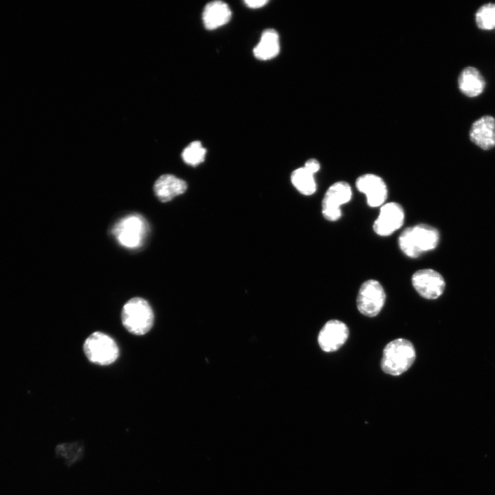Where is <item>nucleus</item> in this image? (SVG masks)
<instances>
[{"label": "nucleus", "mask_w": 495, "mask_h": 495, "mask_svg": "<svg viewBox=\"0 0 495 495\" xmlns=\"http://www.w3.org/2000/svg\"><path fill=\"white\" fill-rule=\"evenodd\" d=\"M404 221V212L402 206L396 202H389L381 207L373 223V230L380 236H389L402 227Z\"/></svg>", "instance_id": "9"}, {"label": "nucleus", "mask_w": 495, "mask_h": 495, "mask_svg": "<svg viewBox=\"0 0 495 495\" xmlns=\"http://www.w3.org/2000/svg\"><path fill=\"white\" fill-rule=\"evenodd\" d=\"M56 452L71 465L82 456L83 449L78 443H64L58 445Z\"/></svg>", "instance_id": "20"}, {"label": "nucleus", "mask_w": 495, "mask_h": 495, "mask_svg": "<svg viewBox=\"0 0 495 495\" xmlns=\"http://www.w3.org/2000/svg\"><path fill=\"white\" fill-rule=\"evenodd\" d=\"M269 1L267 0H246L244 3L250 8L258 9L265 6Z\"/></svg>", "instance_id": "22"}, {"label": "nucleus", "mask_w": 495, "mask_h": 495, "mask_svg": "<svg viewBox=\"0 0 495 495\" xmlns=\"http://www.w3.org/2000/svg\"><path fill=\"white\" fill-rule=\"evenodd\" d=\"M415 357V349L410 341L404 338L395 339L385 346L381 368L387 374L399 375L410 368Z\"/></svg>", "instance_id": "2"}, {"label": "nucleus", "mask_w": 495, "mask_h": 495, "mask_svg": "<svg viewBox=\"0 0 495 495\" xmlns=\"http://www.w3.org/2000/svg\"><path fill=\"white\" fill-rule=\"evenodd\" d=\"M352 196L350 185L345 182H337L327 190L322 201V213L329 221H337L342 215L340 206L348 203Z\"/></svg>", "instance_id": "7"}, {"label": "nucleus", "mask_w": 495, "mask_h": 495, "mask_svg": "<svg viewBox=\"0 0 495 495\" xmlns=\"http://www.w3.org/2000/svg\"><path fill=\"white\" fill-rule=\"evenodd\" d=\"M357 189L366 197L367 204L371 207H377L384 203L388 190L384 181L374 174H364L359 177L355 182Z\"/></svg>", "instance_id": "11"}, {"label": "nucleus", "mask_w": 495, "mask_h": 495, "mask_svg": "<svg viewBox=\"0 0 495 495\" xmlns=\"http://www.w3.org/2000/svg\"><path fill=\"white\" fill-rule=\"evenodd\" d=\"M279 52V36L274 29L265 30L253 50L254 56L261 60L272 59L278 54Z\"/></svg>", "instance_id": "16"}, {"label": "nucleus", "mask_w": 495, "mask_h": 495, "mask_svg": "<svg viewBox=\"0 0 495 495\" xmlns=\"http://www.w3.org/2000/svg\"><path fill=\"white\" fill-rule=\"evenodd\" d=\"M412 284L421 297L429 300L437 299L441 296L446 287L443 276L432 269L415 272L412 276Z\"/></svg>", "instance_id": "8"}, {"label": "nucleus", "mask_w": 495, "mask_h": 495, "mask_svg": "<svg viewBox=\"0 0 495 495\" xmlns=\"http://www.w3.org/2000/svg\"><path fill=\"white\" fill-rule=\"evenodd\" d=\"M304 167L311 173L315 174L320 169V164L316 160L310 159L305 162Z\"/></svg>", "instance_id": "21"}, {"label": "nucleus", "mask_w": 495, "mask_h": 495, "mask_svg": "<svg viewBox=\"0 0 495 495\" xmlns=\"http://www.w3.org/2000/svg\"><path fill=\"white\" fill-rule=\"evenodd\" d=\"M154 316L151 307L142 298L135 297L128 300L122 310V322L130 333L141 336L150 331Z\"/></svg>", "instance_id": "3"}, {"label": "nucleus", "mask_w": 495, "mask_h": 495, "mask_svg": "<svg viewBox=\"0 0 495 495\" xmlns=\"http://www.w3.org/2000/svg\"><path fill=\"white\" fill-rule=\"evenodd\" d=\"M83 350L91 362L101 366L113 363L119 356V349L115 340L99 331L91 333L85 340Z\"/></svg>", "instance_id": "5"}, {"label": "nucleus", "mask_w": 495, "mask_h": 495, "mask_svg": "<svg viewBox=\"0 0 495 495\" xmlns=\"http://www.w3.org/2000/svg\"><path fill=\"white\" fill-rule=\"evenodd\" d=\"M187 189L185 181L175 175L166 174L160 176L154 184V192L162 202H167L175 197L183 194Z\"/></svg>", "instance_id": "14"}, {"label": "nucleus", "mask_w": 495, "mask_h": 495, "mask_svg": "<svg viewBox=\"0 0 495 495\" xmlns=\"http://www.w3.org/2000/svg\"><path fill=\"white\" fill-rule=\"evenodd\" d=\"M460 91L472 98L480 95L484 90L485 81L480 72L474 67H467L460 73L458 78Z\"/></svg>", "instance_id": "15"}, {"label": "nucleus", "mask_w": 495, "mask_h": 495, "mask_svg": "<svg viewBox=\"0 0 495 495\" xmlns=\"http://www.w3.org/2000/svg\"><path fill=\"white\" fill-rule=\"evenodd\" d=\"M314 175L305 167L298 168L292 173V183L300 193L311 195L316 190Z\"/></svg>", "instance_id": "17"}, {"label": "nucleus", "mask_w": 495, "mask_h": 495, "mask_svg": "<svg viewBox=\"0 0 495 495\" xmlns=\"http://www.w3.org/2000/svg\"><path fill=\"white\" fill-rule=\"evenodd\" d=\"M232 16L229 6L221 1L208 3L204 8L202 14L205 28L212 30L226 25Z\"/></svg>", "instance_id": "13"}, {"label": "nucleus", "mask_w": 495, "mask_h": 495, "mask_svg": "<svg viewBox=\"0 0 495 495\" xmlns=\"http://www.w3.org/2000/svg\"><path fill=\"white\" fill-rule=\"evenodd\" d=\"M386 300V294L382 285L376 280L364 282L357 296V307L364 316L374 317L382 309Z\"/></svg>", "instance_id": "6"}, {"label": "nucleus", "mask_w": 495, "mask_h": 495, "mask_svg": "<svg viewBox=\"0 0 495 495\" xmlns=\"http://www.w3.org/2000/svg\"><path fill=\"white\" fill-rule=\"evenodd\" d=\"M148 231L147 223L140 214L125 216L118 221L111 230L119 243L127 248L140 247Z\"/></svg>", "instance_id": "4"}, {"label": "nucleus", "mask_w": 495, "mask_h": 495, "mask_svg": "<svg viewBox=\"0 0 495 495\" xmlns=\"http://www.w3.org/2000/svg\"><path fill=\"white\" fill-rule=\"evenodd\" d=\"M349 331L344 322L331 320L321 329L318 342L321 349L325 352L338 350L347 340Z\"/></svg>", "instance_id": "10"}, {"label": "nucleus", "mask_w": 495, "mask_h": 495, "mask_svg": "<svg viewBox=\"0 0 495 495\" xmlns=\"http://www.w3.org/2000/svg\"><path fill=\"white\" fill-rule=\"evenodd\" d=\"M476 23L478 28L485 30L495 28V3H487L481 6L475 14Z\"/></svg>", "instance_id": "18"}, {"label": "nucleus", "mask_w": 495, "mask_h": 495, "mask_svg": "<svg viewBox=\"0 0 495 495\" xmlns=\"http://www.w3.org/2000/svg\"><path fill=\"white\" fill-rule=\"evenodd\" d=\"M439 241L438 230L424 223L404 229L398 239L401 250L410 258H417L423 252L434 250Z\"/></svg>", "instance_id": "1"}, {"label": "nucleus", "mask_w": 495, "mask_h": 495, "mask_svg": "<svg viewBox=\"0 0 495 495\" xmlns=\"http://www.w3.org/2000/svg\"><path fill=\"white\" fill-rule=\"evenodd\" d=\"M206 149L199 141H194L186 147L182 154L183 160L191 166H197L204 162Z\"/></svg>", "instance_id": "19"}, {"label": "nucleus", "mask_w": 495, "mask_h": 495, "mask_svg": "<svg viewBox=\"0 0 495 495\" xmlns=\"http://www.w3.org/2000/svg\"><path fill=\"white\" fill-rule=\"evenodd\" d=\"M470 139L483 150L495 146V118L491 116H483L476 120L471 126Z\"/></svg>", "instance_id": "12"}]
</instances>
